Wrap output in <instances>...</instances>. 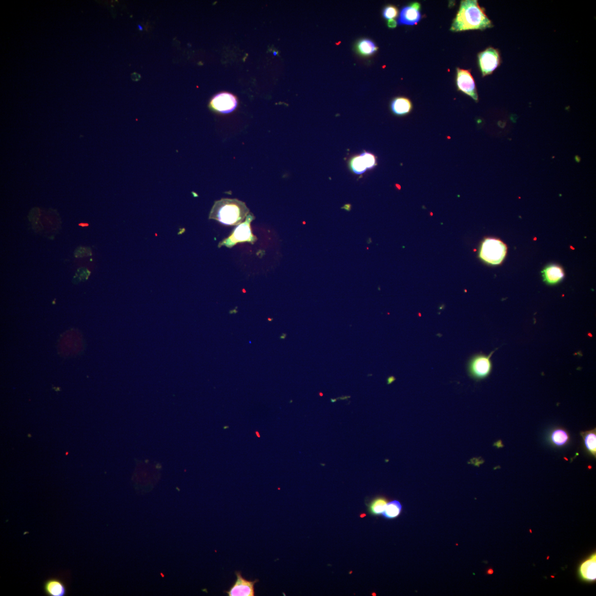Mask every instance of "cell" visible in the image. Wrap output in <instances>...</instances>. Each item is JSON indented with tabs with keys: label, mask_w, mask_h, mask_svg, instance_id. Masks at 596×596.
Wrapping results in <instances>:
<instances>
[{
	"label": "cell",
	"mask_w": 596,
	"mask_h": 596,
	"mask_svg": "<svg viewBox=\"0 0 596 596\" xmlns=\"http://www.w3.org/2000/svg\"><path fill=\"white\" fill-rule=\"evenodd\" d=\"M492 27L491 20L477 0H464L461 3L450 30L453 32L484 30Z\"/></svg>",
	"instance_id": "obj_1"
},
{
	"label": "cell",
	"mask_w": 596,
	"mask_h": 596,
	"mask_svg": "<svg viewBox=\"0 0 596 596\" xmlns=\"http://www.w3.org/2000/svg\"><path fill=\"white\" fill-rule=\"evenodd\" d=\"M250 210L246 204L237 199L222 198L215 201L210 219L227 226L238 225L245 220Z\"/></svg>",
	"instance_id": "obj_2"
},
{
	"label": "cell",
	"mask_w": 596,
	"mask_h": 596,
	"mask_svg": "<svg viewBox=\"0 0 596 596\" xmlns=\"http://www.w3.org/2000/svg\"><path fill=\"white\" fill-rule=\"evenodd\" d=\"M255 219V217L254 214L250 213L245 221L241 222L239 225H237L234 229L233 232L228 238L219 243L218 248H220L222 246H225L227 248H232L237 243L242 242H249L251 244H254L257 240V238L253 233L251 224Z\"/></svg>",
	"instance_id": "obj_3"
},
{
	"label": "cell",
	"mask_w": 596,
	"mask_h": 596,
	"mask_svg": "<svg viewBox=\"0 0 596 596\" xmlns=\"http://www.w3.org/2000/svg\"><path fill=\"white\" fill-rule=\"evenodd\" d=\"M507 251L506 244L501 240L495 238H487L481 245L479 257L486 263L498 265L505 259Z\"/></svg>",
	"instance_id": "obj_4"
},
{
	"label": "cell",
	"mask_w": 596,
	"mask_h": 596,
	"mask_svg": "<svg viewBox=\"0 0 596 596\" xmlns=\"http://www.w3.org/2000/svg\"><path fill=\"white\" fill-rule=\"evenodd\" d=\"M494 351L489 355L478 354L473 356L468 364L469 376L476 380H482L490 375L492 369L491 357Z\"/></svg>",
	"instance_id": "obj_5"
},
{
	"label": "cell",
	"mask_w": 596,
	"mask_h": 596,
	"mask_svg": "<svg viewBox=\"0 0 596 596\" xmlns=\"http://www.w3.org/2000/svg\"><path fill=\"white\" fill-rule=\"evenodd\" d=\"M478 64L483 77L493 73L501 64V56L499 50L493 47L486 49L478 54Z\"/></svg>",
	"instance_id": "obj_6"
},
{
	"label": "cell",
	"mask_w": 596,
	"mask_h": 596,
	"mask_svg": "<svg viewBox=\"0 0 596 596\" xmlns=\"http://www.w3.org/2000/svg\"><path fill=\"white\" fill-rule=\"evenodd\" d=\"M238 106V100L231 93L222 92L215 95L211 100V109L217 112L227 114L234 111Z\"/></svg>",
	"instance_id": "obj_7"
},
{
	"label": "cell",
	"mask_w": 596,
	"mask_h": 596,
	"mask_svg": "<svg viewBox=\"0 0 596 596\" xmlns=\"http://www.w3.org/2000/svg\"><path fill=\"white\" fill-rule=\"evenodd\" d=\"M457 85L459 91L478 101L476 83L469 70L457 69Z\"/></svg>",
	"instance_id": "obj_8"
},
{
	"label": "cell",
	"mask_w": 596,
	"mask_h": 596,
	"mask_svg": "<svg viewBox=\"0 0 596 596\" xmlns=\"http://www.w3.org/2000/svg\"><path fill=\"white\" fill-rule=\"evenodd\" d=\"M237 580L234 585L229 591H226L229 596H254V586L258 581H249L243 579L240 572H236Z\"/></svg>",
	"instance_id": "obj_9"
},
{
	"label": "cell",
	"mask_w": 596,
	"mask_h": 596,
	"mask_svg": "<svg viewBox=\"0 0 596 596\" xmlns=\"http://www.w3.org/2000/svg\"><path fill=\"white\" fill-rule=\"evenodd\" d=\"M43 590L48 596H64L67 593V587L64 581L59 578H51L45 581Z\"/></svg>",
	"instance_id": "obj_10"
},
{
	"label": "cell",
	"mask_w": 596,
	"mask_h": 596,
	"mask_svg": "<svg viewBox=\"0 0 596 596\" xmlns=\"http://www.w3.org/2000/svg\"><path fill=\"white\" fill-rule=\"evenodd\" d=\"M544 281L550 285L561 282L564 277L563 269L557 264H550L542 271Z\"/></svg>",
	"instance_id": "obj_11"
},
{
	"label": "cell",
	"mask_w": 596,
	"mask_h": 596,
	"mask_svg": "<svg viewBox=\"0 0 596 596\" xmlns=\"http://www.w3.org/2000/svg\"><path fill=\"white\" fill-rule=\"evenodd\" d=\"M421 18V14L420 11L414 8L410 5L404 7L401 10L398 24L413 26L417 24Z\"/></svg>",
	"instance_id": "obj_12"
},
{
	"label": "cell",
	"mask_w": 596,
	"mask_h": 596,
	"mask_svg": "<svg viewBox=\"0 0 596 596\" xmlns=\"http://www.w3.org/2000/svg\"><path fill=\"white\" fill-rule=\"evenodd\" d=\"M581 578L585 581H593L596 579V555L593 554L581 565L579 569Z\"/></svg>",
	"instance_id": "obj_13"
},
{
	"label": "cell",
	"mask_w": 596,
	"mask_h": 596,
	"mask_svg": "<svg viewBox=\"0 0 596 596\" xmlns=\"http://www.w3.org/2000/svg\"><path fill=\"white\" fill-rule=\"evenodd\" d=\"M548 438L550 443L556 447H565L570 440V435L568 431L562 428H557L552 430Z\"/></svg>",
	"instance_id": "obj_14"
},
{
	"label": "cell",
	"mask_w": 596,
	"mask_h": 596,
	"mask_svg": "<svg viewBox=\"0 0 596 596\" xmlns=\"http://www.w3.org/2000/svg\"><path fill=\"white\" fill-rule=\"evenodd\" d=\"M391 109L393 113L397 116H405L412 111L413 104L411 100L407 98L397 97L392 102Z\"/></svg>",
	"instance_id": "obj_15"
},
{
	"label": "cell",
	"mask_w": 596,
	"mask_h": 596,
	"mask_svg": "<svg viewBox=\"0 0 596 596\" xmlns=\"http://www.w3.org/2000/svg\"><path fill=\"white\" fill-rule=\"evenodd\" d=\"M584 440L586 451L589 455L595 458L596 456V430L593 429L581 433Z\"/></svg>",
	"instance_id": "obj_16"
},
{
	"label": "cell",
	"mask_w": 596,
	"mask_h": 596,
	"mask_svg": "<svg viewBox=\"0 0 596 596\" xmlns=\"http://www.w3.org/2000/svg\"><path fill=\"white\" fill-rule=\"evenodd\" d=\"M357 50L359 53L364 56H369L375 53L378 47L374 42L368 39H363L357 43Z\"/></svg>",
	"instance_id": "obj_17"
},
{
	"label": "cell",
	"mask_w": 596,
	"mask_h": 596,
	"mask_svg": "<svg viewBox=\"0 0 596 596\" xmlns=\"http://www.w3.org/2000/svg\"><path fill=\"white\" fill-rule=\"evenodd\" d=\"M402 509L401 504L398 501H393L387 503L382 513L385 519H393L397 518Z\"/></svg>",
	"instance_id": "obj_18"
},
{
	"label": "cell",
	"mask_w": 596,
	"mask_h": 596,
	"mask_svg": "<svg viewBox=\"0 0 596 596\" xmlns=\"http://www.w3.org/2000/svg\"><path fill=\"white\" fill-rule=\"evenodd\" d=\"M349 163L352 171L357 175H362L367 170V165L361 155L352 157Z\"/></svg>",
	"instance_id": "obj_19"
},
{
	"label": "cell",
	"mask_w": 596,
	"mask_h": 596,
	"mask_svg": "<svg viewBox=\"0 0 596 596\" xmlns=\"http://www.w3.org/2000/svg\"><path fill=\"white\" fill-rule=\"evenodd\" d=\"M387 504V501L384 498H378L373 500L369 506V511L372 515H379L382 514Z\"/></svg>",
	"instance_id": "obj_20"
},
{
	"label": "cell",
	"mask_w": 596,
	"mask_h": 596,
	"mask_svg": "<svg viewBox=\"0 0 596 596\" xmlns=\"http://www.w3.org/2000/svg\"><path fill=\"white\" fill-rule=\"evenodd\" d=\"M361 155L363 157L366 165H367V170L373 169L377 166V157L374 154L369 152H364Z\"/></svg>",
	"instance_id": "obj_21"
},
{
	"label": "cell",
	"mask_w": 596,
	"mask_h": 596,
	"mask_svg": "<svg viewBox=\"0 0 596 596\" xmlns=\"http://www.w3.org/2000/svg\"><path fill=\"white\" fill-rule=\"evenodd\" d=\"M383 15L386 19H393L398 15V10L396 6H387L383 10Z\"/></svg>",
	"instance_id": "obj_22"
},
{
	"label": "cell",
	"mask_w": 596,
	"mask_h": 596,
	"mask_svg": "<svg viewBox=\"0 0 596 596\" xmlns=\"http://www.w3.org/2000/svg\"><path fill=\"white\" fill-rule=\"evenodd\" d=\"M387 26L391 28H394L397 26V21L394 19H390L387 22Z\"/></svg>",
	"instance_id": "obj_23"
},
{
	"label": "cell",
	"mask_w": 596,
	"mask_h": 596,
	"mask_svg": "<svg viewBox=\"0 0 596 596\" xmlns=\"http://www.w3.org/2000/svg\"><path fill=\"white\" fill-rule=\"evenodd\" d=\"M411 6H412V7H414V8H415V9H417V10H419V11H420V8H421V5H420V4H419V3H413V4H411Z\"/></svg>",
	"instance_id": "obj_24"
},
{
	"label": "cell",
	"mask_w": 596,
	"mask_h": 596,
	"mask_svg": "<svg viewBox=\"0 0 596 596\" xmlns=\"http://www.w3.org/2000/svg\"><path fill=\"white\" fill-rule=\"evenodd\" d=\"M342 208L343 209L346 210L347 211H350L351 209V205L350 204H346L343 207H342Z\"/></svg>",
	"instance_id": "obj_25"
},
{
	"label": "cell",
	"mask_w": 596,
	"mask_h": 596,
	"mask_svg": "<svg viewBox=\"0 0 596 596\" xmlns=\"http://www.w3.org/2000/svg\"><path fill=\"white\" fill-rule=\"evenodd\" d=\"M286 336L287 335L286 334H283L281 336H280V339L281 340H284L286 338Z\"/></svg>",
	"instance_id": "obj_26"
},
{
	"label": "cell",
	"mask_w": 596,
	"mask_h": 596,
	"mask_svg": "<svg viewBox=\"0 0 596 596\" xmlns=\"http://www.w3.org/2000/svg\"><path fill=\"white\" fill-rule=\"evenodd\" d=\"M268 320H269V321H272V320H273V319H270V318H269V319H268Z\"/></svg>",
	"instance_id": "obj_27"
}]
</instances>
